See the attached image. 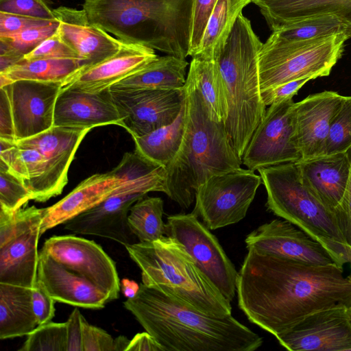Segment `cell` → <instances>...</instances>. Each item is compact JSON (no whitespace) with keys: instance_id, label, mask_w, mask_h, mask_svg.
I'll return each mask as SVG.
<instances>
[{"instance_id":"f5cc1de1","label":"cell","mask_w":351,"mask_h":351,"mask_svg":"<svg viewBox=\"0 0 351 351\" xmlns=\"http://www.w3.org/2000/svg\"><path fill=\"white\" fill-rule=\"evenodd\" d=\"M24 59L21 55L10 45L0 40V73L18 64Z\"/></svg>"},{"instance_id":"f1b7e54d","label":"cell","mask_w":351,"mask_h":351,"mask_svg":"<svg viewBox=\"0 0 351 351\" xmlns=\"http://www.w3.org/2000/svg\"><path fill=\"white\" fill-rule=\"evenodd\" d=\"M188 65L186 60L173 56H158L140 71L112 86L110 90L183 88Z\"/></svg>"},{"instance_id":"ee69618b","label":"cell","mask_w":351,"mask_h":351,"mask_svg":"<svg viewBox=\"0 0 351 351\" xmlns=\"http://www.w3.org/2000/svg\"><path fill=\"white\" fill-rule=\"evenodd\" d=\"M83 351H114V339L104 330L90 324L82 315Z\"/></svg>"},{"instance_id":"83f0119b","label":"cell","mask_w":351,"mask_h":351,"mask_svg":"<svg viewBox=\"0 0 351 351\" xmlns=\"http://www.w3.org/2000/svg\"><path fill=\"white\" fill-rule=\"evenodd\" d=\"M32 289L0 282V339L27 336L37 326Z\"/></svg>"},{"instance_id":"816d5d0a","label":"cell","mask_w":351,"mask_h":351,"mask_svg":"<svg viewBox=\"0 0 351 351\" xmlns=\"http://www.w3.org/2000/svg\"><path fill=\"white\" fill-rule=\"evenodd\" d=\"M126 351H165L157 340L147 331L137 333L130 340Z\"/></svg>"},{"instance_id":"f546056e","label":"cell","mask_w":351,"mask_h":351,"mask_svg":"<svg viewBox=\"0 0 351 351\" xmlns=\"http://www.w3.org/2000/svg\"><path fill=\"white\" fill-rule=\"evenodd\" d=\"M0 165L18 177L32 195V199L43 202L46 158L37 149L19 146L0 138Z\"/></svg>"},{"instance_id":"7dc6e473","label":"cell","mask_w":351,"mask_h":351,"mask_svg":"<svg viewBox=\"0 0 351 351\" xmlns=\"http://www.w3.org/2000/svg\"><path fill=\"white\" fill-rule=\"evenodd\" d=\"M311 80V77L301 78L261 91L262 101L266 106H269L288 99H293L299 90Z\"/></svg>"},{"instance_id":"8992f818","label":"cell","mask_w":351,"mask_h":351,"mask_svg":"<svg viewBox=\"0 0 351 351\" xmlns=\"http://www.w3.org/2000/svg\"><path fill=\"white\" fill-rule=\"evenodd\" d=\"M142 283L208 315H231L232 306L178 241L169 236L126 245Z\"/></svg>"},{"instance_id":"f35d334b","label":"cell","mask_w":351,"mask_h":351,"mask_svg":"<svg viewBox=\"0 0 351 351\" xmlns=\"http://www.w3.org/2000/svg\"><path fill=\"white\" fill-rule=\"evenodd\" d=\"M351 147V96H345L335 116L327 141L325 154L346 152Z\"/></svg>"},{"instance_id":"4fadbf2b","label":"cell","mask_w":351,"mask_h":351,"mask_svg":"<svg viewBox=\"0 0 351 351\" xmlns=\"http://www.w3.org/2000/svg\"><path fill=\"white\" fill-rule=\"evenodd\" d=\"M165 228V235L181 243L202 271L232 302L238 271L210 229L192 212L168 216Z\"/></svg>"},{"instance_id":"52a82bcc","label":"cell","mask_w":351,"mask_h":351,"mask_svg":"<svg viewBox=\"0 0 351 351\" xmlns=\"http://www.w3.org/2000/svg\"><path fill=\"white\" fill-rule=\"evenodd\" d=\"M267 192V209L319 243L343 266L351 261L335 213L304 183L298 162L257 170Z\"/></svg>"},{"instance_id":"f907efd6","label":"cell","mask_w":351,"mask_h":351,"mask_svg":"<svg viewBox=\"0 0 351 351\" xmlns=\"http://www.w3.org/2000/svg\"><path fill=\"white\" fill-rule=\"evenodd\" d=\"M0 138L16 143L9 101L3 88H0Z\"/></svg>"},{"instance_id":"60d3db41","label":"cell","mask_w":351,"mask_h":351,"mask_svg":"<svg viewBox=\"0 0 351 351\" xmlns=\"http://www.w3.org/2000/svg\"><path fill=\"white\" fill-rule=\"evenodd\" d=\"M217 0H193L192 21L189 56L199 51L204 32Z\"/></svg>"},{"instance_id":"ab89813d","label":"cell","mask_w":351,"mask_h":351,"mask_svg":"<svg viewBox=\"0 0 351 351\" xmlns=\"http://www.w3.org/2000/svg\"><path fill=\"white\" fill-rule=\"evenodd\" d=\"M59 25L58 20L56 19L47 24L32 27L12 35L0 36V40L5 42L25 56L53 34Z\"/></svg>"},{"instance_id":"e575fe53","label":"cell","mask_w":351,"mask_h":351,"mask_svg":"<svg viewBox=\"0 0 351 351\" xmlns=\"http://www.w3.org/2000/svg\"><path fill=\"white\" fill-rule=\"evenodd\" d=\"M163 214V200L158 197L145 196L132 206L128 221L138 242L154 241L165 235Z\"/></svg>"},{"instance_id":"cb8c5ba5","label":"cell","mask_w":351,"mask_h":351,"mask_svg":"<svg viewBox=\"0 0 351 351\" xmlns=\"http://www.w3.org/2000/svg\"><path fill=\"white\" fill-rule=\"evenodd\" d=\"M37 279L56 302L90 309L103 308L111 302L102 289L41 251H39Z\"/></svg>"},{"instance_id":"6f0895ef","label":"cell","mask_w":351,"mask_h":351,"mask_svg":"<svg viewBox=\"0 0 351 351\" xmlns=\"http://www.w3.org/2000/svg\"><path fill=\"white\" fill-rule=\"evenodd\" d=\"M349 263H350V265H351V261H350V262Z\"/></svg>"},{"instance_id":"30bf717a","label":"cell","mask_w":351,"mask_h":351,"mask_svg":"<svg viewBox=\"0 0 351 351\" xmlns=\"http://www.w3.org/2000/svg\"><path fill=\"white\" fill-rule=\"evenodd\" d=\"M43 208L0 209V282L34 289Z\"/></svg>"},{"instance_id":"7a4b0ae2","label":"cell","mask_w":351,"mask_h":351,"mask_svg":"<svg viewBox=\"0 0 351 351\" xmlns=\"http://www.w3.org/2000/svg\"><path fill=\"white\" fill-rule=\"evenodd\" d=\"M123 305L165 351H254L263 342L232 315L206 314L143 283Z\"/></svg>"},{"instance_id":"7c38bea8","label":"cell","mask_w":351,"mask_h":351,"mask_svg":"<svg viewBox=\"0 0 351 351\" xmlns=\"http://www.w3.org/2000/svg\"><path fill=\"white\" fill-rule=\"evenodd\" d=\"M261 182L249 169L213 175L198 187L192 213L211 230L237 223L245 217Z\"/></svg>"},{"instance_id":"ac0fdd59","label":"cell","mask_w":351,"mask_h":351,"mask_svg":"<svg viewBox=\"0 0 351 351\" xmlns=\"http://www.w3.org/2000/svg\"><path fill=\"white\" fill-rule=\"evenodd\" d=\"M276 338L291 351H351L347 308L332 307L311 313Z\"/></svg>"},{"instance_id":"ba28073f","label":"cell","mask_w":351,"mask_h":351,"mask_svg":"<svg viewBox=\"0 0 351 351\" xmlns=\"http://www.w3.org/2000/svg\"><path fill=\"white\" fill-rule=\"evenodd\" d=\"M350 37L348 34H338L291 41L272 33L258 53L261 91L301 78L314 80L329 75Z\"/></svg>"},{"instance_id":"c3c4849f","label":"cell","mask_w":351,"mask_h":351,"mask_svg":"<svg viewBox=\"0 0 351 351\" xmlns=\"http://www.w3.org/2000/svg\"><path fill=\"white\" fill-rule=\"evenodd\" d=\"M347 151L351 160V147ZM335 213L346 242L351 249V171L345 193Z\"/></svg>"},{"instance_id":"277c9868","label":"cell","mask_w":351,"mask_h":351,"mask_svg":"<svg viewBox=\"0 0 351 351\" xmlns=\"http://www.w3.org/2000/svg\"><path fill=\"white\" fill-rule=\"evenodd\" d=\"M193 0H84L89 21L117 39L186 59Z\"/></svg>"},{"instance_id":"9c48e42d","label":"cell","mask_w":351,"mask_h":351,"mask_svg":"<svg viewBox=\"0 0 351 351\" xmlns=\"http://www.w3.org/2000/svg\"><path fill=\"white\" fill-rule=\"evenodd\" d=\"M165 167L135 178L121 186L112 195L63 224L73 233L112 239L123 246L137 243L128 221L132 206L149 192L166 193Z\"/></svg>"},{"instance_id":"9a60e30c","label":"cell","mask_w":351,"mask_h":351,"mask_svg":"<svg viewBox=\"0 0 351 351\" xmlns=\"http://www.w3.org/2000/svg\"><path fill=\"white\" fill-rule=\"evenodd\" d=\"M110 90L122 118L121 127L132 137L145 135L173 122L186 97L185 87Z\"/></svg>"},{"instance_id":"4dcf8cb0","label":"cell","mask_w":351,"mask_h":351,"mask_svg":"<svg viewBox=\"0 0 351 351\" xmlns=\"http://www.w3.org/2000/svg\"><path fill=\"white\" fill-rule=\"evenodd\" d=\"M82 70L76 59H23L0 73V88L21 80L60 83L64 86Z\"/></svg>"},{"instance_id":"d6a6232c","label":"cell","mask_w":351,"mask_h":351,"mask_svg":"<svg viewBox=\"0 0 351 351\" xmlns=\"http://www.w3.org/2000/svg\"><path fill=\"white\" fill-rule=\"evenodd\" d=\"M186 80L198 90L211 115L224 123L228 116V102L223 81L215 60L192 57Z\"/></svg>"},{"instance_id":"836d02e7","label":"cell","mask_w":351,"mask_h":351,"mask_svg":"<svg viewBox=\"0 0 351 351\" xmlns=\"http://www.w3.org/2000/svg\"><path fill=\"white\" fill-rule=\"evenodd\" d=\"M252 0H217L195 56L214 60L243 9ZM194 57V56H193Z\"/></svg>"},{"instance_id":"5bb4252c","label":"cell","mask_w":351,"mask_h":351,"mask_svg":"<svg viewBox=\"0 0 351 351\" xmlns=\"http://www.w3.org/2000/svg\"><path fill=\"white\" fill-rule=\"evenodd\" d=\"M293 99L274 104L254 132L241 160L247 169L261 168L301 160L295 136Z\"/></svg>"},{"instance_id":"6da1fadb","label":"cell","mask_w":351,"mask_h":351,"mask_svg":"<svg viewBox=\"0 0 351 351\" xmlns=\"http://www.w3.org/2000/svg\"><path fill=\"white\" fill-rule=\"evenodd\" d=\"M238 306L276 337L315 312L351 304V275L337 264L313 265L247 249L237 279Z\"/></svg>"},{"instance_id":"4316f807","label":"cell","mask_w":351,"mask_h":351,"mask_svg":"<svg viewBox=\"0 0 351 351\" xmlns=\"http://www.w3.org/2000/svg\"><path fill=\"white\" fill-rule=\"evenodd\" d=\"M272 32L313 16L334 14L351 25V0H252Z\"/></svg>"},{"instance_id":"e0dca14e","label":"cell","mask_w":351,"mask_h":351,"mask_svg":"<svg viewBox=\"0 0 351 351\" xmlns=\"http://www.w3.org/2000/svg\"><path fill=\"white\" fill-rule=\"evenodd\" d=\"M60 83L21 80L3 88L12 113L16 142L27 139L53 126Z\"/></svg>"},{"instance_id":"7bdbcfd3","label":"cell","mask_w":351,"mask_h":351,"mask_svg":"<svg viewBox=\"0 0 351 351\" xmlns=\"http://www.w3.org/2000/svg\"><path fill=\"white\" fill-rule=\"evenodd\" d=\"M50 0H0V12L56 19Z\"/></svg>"},{"instance_id":"9f6ffc18","label":"cell","mask_w":351,"mask_h":351,"mask_svg":"<svg viewBox=\"0 0 351 351\" xmlns=\"http://www.w3.org/2000/svg\"><path fill=\"white\" fill-rule=\"evenodd\" d=\"M347 313L351 324V304L347 308Z\"/></svg>"},{"instance_id":"603a6c76","label":"cell","mask_w":351,"mask_h":351,"mask_svg":"<svg viewBox=\"0 0 351 351\" xmlns=\"http://www.w3.org/2000/svg\"><path fill=\"white\" fill-rule=\"evenodd\" d=\"M107 125H122L110 89L88 93L62 87L55 106L53 125L92 130Z\"/></svg>"},{"instance_id":"d4e9b609","label":"cell","mask_w":351,"mask_h":351,"mask_svg":"<svg viewBox=\"0 0 351 351\" xmlns=\"http://www.w3.org/2000/svg\"><path fill=\"white\" fill-rule=\"evenodd\" d=\"M157 57L152 48L123 42L117 53L81 71L64 86L88 93L101 92L140 71Z\"/></svg>"},{"instance_id":"484cf974","label":"cell","mask_w":351,"mask_h":351,"mask_svg":"<svg viewBox=\"0 0 351 351\" xmlns=\"http://www.w3.org/2000/svg\"><path fill=\"white\" fill-rule=\"evenodd\" d=\"M298 162L304 183L335 213L350 176L351 160L348 152L324 154Z\"/></svg>"},{"instance_id":"44dd1931","label":"cell","mask_w":351,"mask_h":351,"mask_svg":"<svg viewBox=\"0 0 351 351\" xmlns=\"http://www.w3.org/2000/svg\"><path fill=\"white\" fill-rule=\"evenodd\" d=\"M90 130L53 125L47 131L16 143L19 146L37 149L46 158L43 202L62 193L68 182V171L74 156Z\"/></svg>"},{"instance_id":"3957f363","label":"cell","mask_w":351,"mask_h":351,"mask_svg":"<svg viewBox=\"0 0 351 351\" xmlns=\"http://www.w3.org/2000/svg\"><path fill=\"white\" fill-rule=\"evenodd\" d=\"M187 119L181 146L165 167V194L189 208L198 187L210 176L239 169L241 158L233 148L224 123L210 113L201 94L186 80Z\"/></svg>"},{"instance_id":"b9f144b4","label":"cell","mask_w":351,"mask_h":351,"mask_svg":"<svg viewBox=\"0 0 351 351\" xmlns=\"http://www.w3.org/2000/svg\"><path fill=\"white\" fill-rule=\"evenodd\" d=\"M44 58L76 59L77 53L62 38L58 28L51 36L43 40L30 53L24 56L25 60Z\"/></svg>"},{"instance_id":"7402d4cb","label":"cell","mask_w":351,"mask_h":351,"mask_svg":"<svg viewBox=\"0 0 351 351\" xmlns=\"http://www.w3.org/2000/svg\"><path fill=\"white\" fill-rule=\"evenodd\" d=\"M53 12L60 23V34L77 53L82 71L114 56L121 49L123 42L91 23L84 9L60 6Z\"/></svg>"},{"instance_id":"11a10c76","label":"cell","mask_w":351,"mask_h":351,"mask_svg":"<svg viewBox=\"0 0 351 351\" xmlns=\"http://www.w3.org/2000/svg\"><path fill=\"white\" fill-rule=\"evenodd\" d=\"M130 341V340L123 335L114 339V351H126Z\"/></svg>"},{"instance_id":"ffe728a7","label":"cell","mask_w":351,"mask_h":351,"mask_svg":"<svg viewBox=\"0 0 351 351\" xmlns=\"http://www.w3.org/2000/svg\"><path fill=\"white\" fill-rule=\"evenodd\" d=\"M245 241L247 249L309 264L339 265L319 243L285 219H274L261 225L247 235Z\"/></svg>"},{"instance_id":"681fc988","label":"cell","mask_w":351,"mask_h":351,"mask_svg":"<svg viewBox=\"0 0 351 351\" xmlns=\"http://www.w3.org/2000/svg\"><path fill=\"white\" fill-rule=\"evenodd\" d=\"M82 317V315L76 306L66 322L67 328L66 351H83Z\"/></svg>"},{"instance_id":"f6af8a7d","label":"cell","mask_w":351,"mask_h":351,"mask_svg":"<svg viewBox=\"0 0 351 351\" xmlns=\"http://www.w3.org/2000/svg\"><path fill=\"white\" fill-rule=\"evenodd\" d=\"M53 20L0 12V36L12 35L32 27L47 24Z\"/></svg>"},{"instance_id":"74e56055","label":"cell","mask_w":351,"mask_h":351,"mask_svg":"<svg viewBox=\"0 0 351 351\" xmlns=\"http://www.w3.org/2000/svg\"><path fill=\"white\" fill-rule=\"evenodd\" d=\"M31 199L32 195L23 182L7 168L0 167V209L15 212Z\"/></svg>"},{"instance_id":"1f68e13d","label":"cell","mask_w":351,"mask_h":351,"mask_svg":"<svg viewBox=\"0 0 351 351\" xmlns=\"http://www.w3.org/2000/svg\"><path fill=\"white\" fill-rule=\"evenodd\" d=\"M187 119L186 97L173 122L145 135L132 137L135 151L150 161L165 167L177 154L185 133Z\"/></svg>"},{"instance_id":"5b68a950","label":"cell","mask_w":351,"mask_h":351,"mask_svg":"<svg viewBox=\"0 0 351 351\" xmlns=\"http://www.w3.org/2000/svg\"><path fill=\"white\" fill-rule=\"evenodd\" d=\"M262 45L250 21L241 13L214 59L226 93L228 116L224 125L241 158L267 110L261 98L258 73Z\"/></svg>"},{"instance_id":"db71d44e","label":"cell","mask_w":351,"mask_h":351,"mask_svg":"<svg viewBox=\"0 0 351 351\" xmlns=\"http://www.w3.org/2000/svg\"><path fill=\"white\" fill-rule=\"evenodd\" d=\"M140 289L138 285L134 280L128 278H123L121 281V291L127 299L133 298L136 296Z\"/></svg>"},{"instance_id":"d590c367","label":"cell","mask_w":351,"mask_h":351,"mask_svg":"<svg viewBox=\"0 0 351 351\" xmlns=\"http://www.w3.org/2000/svg\"><path fill=\"white\" fill-rule=\"evenodd\" d=\"M272 33L291 41L316 39L338 34H348L351 36V25L334 14H326L306 18Z\"/></svg>"},{"instance_id":"8fae6325","label":"cell","mask_w":351,"mask_h":351,"mask_svg":"<svg viewBox=\"0 0 351 351\" xmlns=\"http://www.w3.org/2000/svg\"><path fill=\"white\" fill-rule=\"evenodd\" d=\"M160 167L136 151L125 153L112 170L87 178L60 201L43 208L40 235L99 204L127 181Z\"/></svg>"},{"instance_id":"d6986e66","label":"cell","mask_w":351,"mask_h":351,"mask_svg":"<svg viewBox=\"0 0 351 351\" xmlns=\"http://www.w3.org/2000/svg\"><path fill=\"white\" fill-rule=\"evenodd\" d=\"M344 97L335 91L325 90L294 102L295 136L300 160L325 154L330 128Z\"/></svg>"},{"instance_id":"bcb514c9","label":"cell","mask_w":351,"mask_h":351,"mask_svg":"<svg viewBox=\"0 0 351 351\" xmlns=\"http://www.w3.org/2000/svg\"><path fill=\"white\" fill-rule=\"evenodd\" d=\"M32 302L38 326L51 322L55 315V300L37 279L32 289Z\"/></svg>"},{"instance_id":"8d00e7d4","label":"cell","mask_w":351,"mask_h":351,"mask_svg":"<svg viewBox=\"0 0 351 351\" xmlns=\"http://www.w3.org/2000/svg\"><path fill=\"white\" fill-rule=\"evenodd\" d=\"M66 323L51 321L38 325L27 335L19 351H66Z\"/></svg>"},{"instance_id":"2e32d148","label":"cell","mask_w":351,"mask_h":351,"mask_svg":"<svg viewBox=\"0 0 351 351\" xmlns=\"http://www.w3.org/2000/svg\"><path fill=\"white\" fill-rule=\"evenodd\" d=\"M40 251L93 282L111 301L118 298L121 281L115 263L93 241L73 235L53 236L45 241Z\"/></svg>"}]
</instances>
